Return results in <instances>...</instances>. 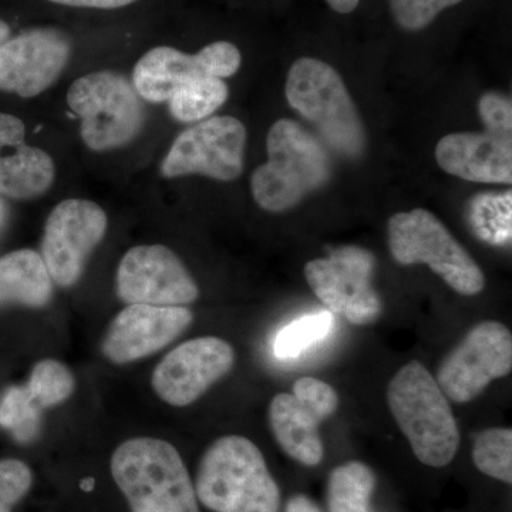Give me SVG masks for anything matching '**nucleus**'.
<instances>
[{"label":"nucleus","instance_id":"nucleus-2","mask_svg":"<svg viewBox=\"0 0 512 512\" xmlns=\"http://www.w3.org/2000/svg\"><path fill=\"white\" fill-rule=\"evenodd\" d=\"M110 470L131 512H200L183 457L168 441H124L111 456Z\"/></svg>","mask_w":512,"mask_h":512},{"label":"nucleus","instance_id":"nucleus-11","mask_svg":"<svg viewBox=\"0 0 512 512\" xmlns=\"http://www.w3.org/2000/svg\"><path fill=\"white\" fill-rule=\"evenodd\" d=\"M375 258L366 249L343 247L328 258L305 266L306 281L319 301L333 315H342L353 325H369L382 313V301L372 288Z\"/></svg>","mask_w":512,"mask_h":512},{"label":"nucleus","instance_id":"nucleus-28","mask_svg":"<svg viewBox=\"0 0 512 512\" xmlns=\"http://www.w3.org/2000/svg\"><path fill=\"white\" fill-rule=\"evenodd\" d=\"M32 484L33 474L28 464L18 458L0 460V512H12L28 495Z\"/></svg>","mask_w":512,"mask_h":512},{"label":"nucleus","instance_id":"nucleus-21","mask_svg":"<svg viewBox=\"0 0 512 512\" xmlns=\"http://www.w3.org/2000/svg\"><path fill=\"white\" fill-rule=\"evenodd\" d=\"M52 298L53 281L39 252L19 249L0 258V306L40 309Z\"/></svg>","mask_w":512,"mask_h":512},{"label":"nucleus","instance_id":"nucleus-1","mask_svg":"<svg viewBox=\"0 0 512 512\" xmlns=\"http://www.w3.org/2000/svg\"><path fill=\"white\" fill-rule=\"evenodd\" d=\"M198 501L212 512H279L281 490L264 454L247 437L224 436L205 451L195 478Z\"/></svg>","mask_w":512,"mask_h":512},{"label":"nucleus","instance_id":"nucleus-29","mask_svg":"<svg viewBox=\"0 0 512 512\" xmlns=\"http://www.w3.org/2000/svg\"><path fill=\"white\" fill-rule=\"evenodd\" d=\"M293 396L311 406L325 420L338 410V393L330 384L316 377L305 376L296 380L293 384Z\"/></svg>","mask_w":512,"mask_h":512},{"label":"nucleus","instance_id":"nucleus-31","mask_svg":"<svg viewBox=\"0 0 512 512\" xmlns=\"http://www.w3.org/2000/svg\"><path fill=\"white\" fill-rule=\"evenodd\" d=\"M56 9L77 10L87 13H114L136 8L146 0H40Z\"/></svg>","mask_w":512,"mask_h":512},{"label":"nucleus","instance_id":"nucleus-12","mask_svg":"<svg viewBox=\"0 0 512 512\" xmlns=\"http://www.w3.org/2000/svg\"><path fill=\"white\" fill-rule=\"evenodd\" d=\"M106 212L89 200L59 202L45 224L42 255L53 284L72 288L80 281L94 249L106 237Z\"/></svg>","mask_w":512,"mask_h":512},{"label":"nucleus","instance_id":"nucleus-23","mask_svg":"<svg viewBox=\"0 0 512 512\" xmlns=\"http://www.w3.org/2000/svg\"><path fill=\"white\" fill-rule=\"evenodd\" d=\"M228 96L229 90L224 80L204 77L175 93L167 104L171 116L180 123H200L221 109Z\"/></svg>","mask_w":512,"mask_h":512},{"label":"nucleus","instance_id":"nucleus-4","mask_svg":"<svg viewBox=\"0 0 512 512\" xmlns=\"http://www.w3.org/2000/svg\"><path fill=\"white\" fill-rule=\"evenodd\" d=\"M268 161L251 178L262 210L284 212L328 183L330 160L318 138L295 121H276L266 137Z\"/></svg>","mask_w":512,"mask_h":512},{"label":"nucleus","instance_id":"nucleus-30","mask_svg":"<svg viewBox=\"0 0 512 512\" xmlns=\"http://www.w3.org/2000/svg\"><path fill=\"white\" fill-rule=\"evenodd\" d=\"M478 111L488 133L511 137L512 104L508 97L500 93L484 94L478 104Z\"/></svg>","mask_w":512,"mask_h":512},{"label":"nucleus","instance_id":"nucleus-17","mask_svg":"<svg viewBox=\"0 0 512 512\" xmlns=\"http://www.w3.org/2000/svg\"><path fill=\"white\" fill-rule=\"evenodd\" d=\"M73 373L55 359L33 366L25 386L10 387L0 400V426L12 431L20 441L36 433L40 410L66 402L74 392Z\"/></svg>","mask_w":512,"mask_h":512},{"label":"nucleus","instance_id":"nucleus-19","mask_svg":"<svg viewBox=\"0 0 512 512\" xmlns=\"http://www.w3.org/2000/svg\"><path fill=\"white\" fill-rule=\"evenodd\" d=\"M436 160L447 174L473 183L511 184V137L454 133L441 138Z\"/></svg>","mask_w":512,"mask_h":512},{"label":"nucleus","instance_id":"nucleus-32","mask_svg":"<svg viewBox=\"0 0 512 512\" xmlns=\"http://www.w3.org/2000/svg\"><path fill=\"white\" fill-rule=\"evenodd\" d=\"M285 512H322V510L308 495L298 494L293 495L288 501Z\"/></svg>","mask_w":512,"mask_h":512},{"label":"nucleus","instance_id":"nucleus-33","mask_svg":"<svg viewBox=\"0 0 512 512\" xmlns=\"http://www.w3.org/2000/svg\"><path fill=\"white\" fill-rule=\"evenodd\" d=\"M330 8L335 12L342 13V15H348L356 10L359 6L360 0H326Z\"/></svg>","mask_w":512,"mask_h":512},{"label":"nucleus","instance_id":"nucleus-20","mask_svg":"<svg viewBox=\"0 0 512 512\" xmlns=\"http://www.w3.org/2000/svg\"><path fill=\"white\" fill-rule=\"evenodd\" d=\"M323 420L315 409L293 394H276L269 406V424L279 447L302 466L316 467L322 463L325 450L319 424Z\"/></svg>","mask_w":512,"mask_h":512},{"label":"nucleus","instance_id":"nucleus-10","mask_svg":"<svg viewBox=\"0 0 512 512\" xmlns=\"http://www.w3.org/2000/svg\"><path fill=\"white\" fill-rule=\"evenodd\" d=\"M247 128L235 117L218 116L195 123L177 138L161 164L165 178L205 175L234 181L244 171Z\"/></svg>","mask_w":512,"mask_h":512},{"label":"nucleus","instance_id":"nucleus-14","mask_svg":"<svg viewBox=\"0 0 512 512\" xmlns=\"http://www.w3.org/2000/svg\"><path fill=\"white\" fill-rule=\"evenodd\" d=\"M116 292L126 305L187 306L200 296L183 261L164 245L128 249L117 269Z\"/></svg>","mask_w":512,"mask_h":512},{"label":"nucleus","instance_id":"nucleus-26","mask_svg":"<svg viewBox=\"0 0 512 512\" xmlns=\"http://www.w3.org/2000/svg\"><path fill=\"white\" fill-rule=\"evenodd\" d=\"M335 326V315L329 311L311 313L293 320L279 332L275 340V353L281 359L302 355L315 343L325 339Z\"/></svg>","mask_w":512,"mask_h":512},{"label":"nucleus","instance_id":"nucleus-5","mask_svg":"<svg viewBox=\"0 0 512 512\" xmlns=\"http://www.w3.org/2000/svg\"><path fill=\"white\" fill-rule=\"evenodd\" d=\"M286 99L340 156H362L365 127L342 77L332 66L312 57L296 60L286 80Z\"/></svg>","mask_w":512,"mask_h":512},{"label":"nucleus","instance_id":"nucleus-25","mask_svg":"<svg viewBox=\"0 0 512 512\" xmlns=\"http://www.w3.org/2000/svg\"><path fill=\"white\" fill-rule=\"evenodd\" d=\"M473 461L485 476L512 483V430L488 429L474 440Z\"/></svg>","mask_w":512,"mask_h":512},{"label":"nucleus","instance_id":"nucleus-16","mask_svg":"<svg viewBox=\"0 0 512 512\" xmlns=\"http://www.w3.org/2000/svg\"><path fill=\"white\" fill-rule=\"evenodd\" d=\"M192 322L185 306L127 305L111 320L101 350L114 365H128L173 343Z\"/></svg>","mask_w":512,"mask_h":512},{"label":"nucleus","instance_id":"nucleus-6","mask_svg":"<svg viewBox=\"0 0 512 512\" xmlns=\"http://www.w3.org/2000/svg\"><path fill=\"white\" fill-rule=\"evenodd\" d=\"M67 104L80 119V136L96 153L133 143L146 123V109L133 82L114 70L79 77L67 92Z\"/></svg>","mask_w":512,"mask_h":512},{"label":"nucleus","instance_id":"nucleus-34","mask_svg":"<svg viewBox=\"0 0 512 512\" xmlns=\"http://www.w3.org/2000/svg\"><path fill=\"white\" fill-rule=\"evenodd\" d=\"M13 35L12 26L9 25L8 20L0 18V46Z\"/></svg>","mask_w":512,"mask_h":512},{"label":"nucleus","instance_id":"nucleus-22","mask_svg":"<svg viewBox=\"0 0 512 512\" xmlns=\"http://www.w3.org/2000/svg\"><path fill=\"white\" fill-rule=\"evenodd\" d=\"M376 476L360 461L336 467L328 480L329 512H372Z\"/></svg>","mask_w":512,"mask_h":512},{"label":"nucleus","instance_id":"nucleus-3","mask_svg":"<svg viewBox=\"0 0 512 512\" xmlns=\"http://www.w3.org/2000/svg\"><path fill=\"white\" fill-rule=\"evenodd\" d=\"M387 403L420 463L441 468L454 460L460 446L457 420L426 367L416 360L404 365L389 384Z\"/></svg>","mask_w":512,"mask_h":512},{"label":"nucleus","instance_id":"nucleus-13","mask_svg":"<svg viewBox=\"0 0 512 512\" xmlns=\"http://www.w3.org/2000/svg\"><path fill=\"white\" fill-rule=\"evenodd\" d=\"M512 336L495 320L478 323L448 353L437 370V383L447 399L468 403L477 399L494 380L510 375Z\"/></svg>","mask_w":512,"mask_h":512},{"label":"nucleus","instance_id":"nucleus-24","mask_svg":"<svg viewBox=\"0 0 512 512\" xmlns=\"http://www.w3.org/2000/svg\"><path fill=\"white\" fill-rule=\"evenodd\" d=\"M511 191L503 194H481L471 202V229L481 241L491 245H507L511 242Z\"/></svg>","mask_w":512,"mask_h":512},{"label":"nucleus","instance_id":"nucleus-15","mask_svg":"<svg viewBox=\"0 0 512 512\" xmlns=\"http://www.w3.org/2000/svg\"><path fill=\"white\" fill-rule=\"evenodd\" d=\"M234 365L235 350L224 339L214 336L191 339L158 363L151 376V386L163 402L187 407L227 376Z\"/></svg>","mask_w":512,"mask_h":512},{"label":"nucleus","instance_id":"nucleus-27","mask_svg":"<svg viewBox=\"0 0 512 512\" xmlns=\"http://www.w3.org/2000/svg\"><path fill=\"white\" fill-rule=\"evenodd\" d=\"M463 0H389L397 25L409 32L427 28L443 10Z\"/></svg>","mask_w":512,"mask_h":512},{"label":"nucleus","instance_id":"nucleus-7","mask_svg":"<svg viewBox=\"0 0 512 512\" xmlns=\"http://www.w3.org/2000/svg\"><path fill=\"white\" fill-rule=\"evenodd\" d=\"M389 248L400 265H429L450 288L464 296L483 291L485 278L466 248L431 212H399L389 220Z\"/></svg>","mask_w":512,"mask_h":512},{"label":"nucleus","instance_id":"nucleus-18","mask_svg":"<svg viewBox=\"0 0 512 512\" xmlns=\"http://www.w3.org/2000/svg\"><path fill=\"white\" fill-rule=\"evenodd\" d=\"M25 123L0 113V194L33 200L50 190L56 178L52 157L25 141Z\"/></svg>","mask_w":512,"mask_h":512},{"label":"nucleus","instance_id":"nucleus-8","mask_svg":"<svg viewBox=\"0 0 512 512\" xmlns=\"http://www.w3.org/2000/svg\"><path fill=\"white\" fill-rule=\"evenodd\" d=\"M241 64V50L228 40H215L197 53L163 43L151 47L137 60L131 82L141 99L163 104L195 80L204 77L224 80L234 76Z\"/></svg>","mask_w":512,"mask_h":512},{"label":"nucleus","instance_id":"nucleus-9","mask_svg":"<svg viewBox=\"0 0 512 512\" xmlns=\"http://www.w3.org/2000/svg\"><path fill=\"white\" fill-rule=\"evenodd\" d=\"M76 49L73 30L53 23L22 29L0 46V92L32 99L62 76Z\"/></svg>","mask_w":512,"mask_h":512}]
</instances>
